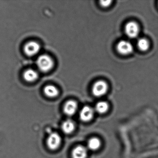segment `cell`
<instances>
[{
    "instance_id": "6da1fadb",
    "label": "cell",
    "mask_w": 158,
    "mask_h": 158,
    "mask_svg": "<svg viewBox=\"0 0 158 158\" xmlns=\"http://www.w3.org/2000/svg\"><path fill=\"white\" fill-rule=\"evenodd\" d=\"M54 63L51 57L47 54H42L38 58L37 65L39 70L43 73L50 71L53 67Z\"/></svg>"
},
{
    "instance_id": "7a4b0ae2",
    "label": "cell",
    "mask_w": 158,
    "mask_h": 158,
    "mask_svg": "<svg viewBox=\"0 0 158 158\" xmlns=\"http://www.w3.org/2000/svg\"><path fill=\"white\" fill-rule=\"evenodd\" d=\"M47 145L50 149L55 150L58 149L61 143L60 136L56 132H52L50 134L47 141Z\"/></svg>"
},
{
    "instance_id": "3957f363",
    "label": "cell",
    "mask_w": 158,
    "mask_h": 158,
    "mask_svg": "<svg viewBox=\"0 0 158 158\" xmlns=\"http://www.w3.org/2000/svg\"><path fill=\"white\" fill-rule=\"evenodd\" d=\"M108 86L105 81L100 80L93 85L92 93L97 97H101L106 94L108 91Z\"/></svg>"
},
{
    "instance_id": "277c9868",
    "label": "cell",
    "mask_w": 158,
    "mask_h": 158,
    "mask_svg": "<svg viewBox=\"0 0 158 158\" xmlns=\"http://www.w3.org/2000/svg\"><path fill=\"white\" fill-rule=\"evenodd\" d=\"M117 50L119 53L122 55H129L133 52V46L130 42L127 40H121L117 44Z\"/></svg>"
},
{
    "instance_id": "5b68a950",
    "label": "cell",
    "mask_w": 158,
    "mask_h": 158,
    "mask_svg": "<svg viewBox=\"0 0 158 158\" xmlns=\"http://www.w3.org/2000/svg\"><path fill=\"white\" fill-rule=\"evenodd\" d=\"M139 30V26L136 23L134 22L127 23L125 27L126 34L130 38L136 37L138 35Z\"/></svg>"
},
{
    "instance_id": "8992f818",
    "label": "cell",
    "mask_w": 158,
    "mask_h": 158,
    "mask_svg": "<svg viewBox=\"0 0 158 158\" xmlns=\"http://www.w3.org/2000/svg\"><path fill=\"white\" fill-rule=\"evenodd\" d=\"M40 50V45L35 41H30L26 44L24 50L27 55L34 56L39 53Z\"/></svg>"
},
{
    "instance_id": "52a82bcc",
    "label": "cell",
    "mask_w": 158,
    "mask_h": 158,
    "mask_svg": "<svg viewBox=\"0 0 158 158\" xmlns=\"http://www.w3.org/2000/svg\"><path fill=\"white\" fill-rule=\"evenodd\" d=\"M94 112L95 110L93 108L89 106H85L80 110L79 118L83 122H89L93 118Z\"/></svg>"
},
{
    "instance_id": "ba28073f",
    "label": "cell",
    "mask_w": 158,
    "mask_h": 158,
    "mask_svg": "<svg viewBox=\"0 0 158 158\" xmlns=\"http://www.w3.org/2000/svg\"><path fill=\"white\" fill-rule=\"evenodd\" d=\"M78 108L76 102L73 100L67 101L64 106V112L66 115L72 116L76 113Z\"/></svg>"
},
{
    "instance_id": "9c48e42d",
    "label": "cell",
    "mask_w": 158,
    "mask_h": 158,
    "mask_svg": "<svg viewBox=\"0 0 158 158\" xmlns=\"http://www.w3.org/2000/svg\"><path fill=\"white\" fill-rule=\"evenodd\" d=\"M87 154V148L81 145L77 146L72 151L73 158H86Z\"/></svg>"
},
{
    "instance_id": "30bf717a",
    "label": "cell",
    "mask_w": 158,
    "mask_h": 158,
    "mask_svg": "<svg viewBox=\"0 0 158 158\" xmlns=\"http://www.w3.org/2000/svg\"><path fill=\"white\" fill-rule=\"evenodd\" d=\"M39 74L36 70L29 69L26 70L23 73V77L28 82H33L37 79Z\"/></svg>"
},
{
    "instance_id": "8fae6325",
    "label": "cell",
    "mask_w": 158,
    "mask_h": 158,
    "mask_svg": "<svg viewBox=\"0 0 158 158\" xmlns=\"http://www.w3.org/2000/svg\"><path fill=\"white\" fill-rule=\"evenodd\" d=\"M62 130L66 134H70L74 130L75 125L73 120L67 119L63 123Z\"/></svg>"
},
{
    "instance_id": "7c38bea8",
    "label": "cell",
    "mask_w": 158,
    "mask_h": 158,
    "mask_svg": "<svg viewBox=\"0 0 158 158\" xmlns=\"http://www.w3.org/2000/svg\"><path fill=\"white\" fill-rule=\"evenodd\" d=\"M44 92L47 97L51 98L57 97L59 93L58 89L52 85L46 86L44 88Z\"/></svg>"
},
{
    "instance_id": "4fadbf2b",
    "label": "cell",
    "mask_w": 158,
    "mask_h": 158,
    "mask_svg": "<svg viewBox=\"0 0 158 158\" xmlns=\"http://www.w3.org/2000/svg\"><path fill=\"white\" fill-rule=\"evenodd\" d=\"M101 141L98 138L93 137L90 139L88 141L87 149L91 151L98 149L101 146Z\"/></svg>"
},
{
    "instance_id": "5bb4252c",
    "label": "cell",
    "mask_w": 158,
    "mask_h": 158,
    "mask_svg": "<svg viewBox=\"0 0 158 158\" xmlns=\"http://www.w3.org/2000/svg\"><path fill=\"white\" fill-rule=\"evenodd\" d=\"M109 109V104L106 102L100 101L96 104L95 107V111L101 114L106 113Z\"/></svg>"
},
{
    "instance_id": "9a60e30c",
    "label": "cell",
    "mask_w": 158,
    "mask_h": 158,
    "mask_svg": "<svg viewBox=\"0 0 158 158\" xmlns=\"http://www.w3.org/2000/svg\"><path fill=\"white\" fill-rule=\"evenodd\" d=\"M138 48L141 51H146L148 49L149 47V43L148 41L146 39L140 38L138 40L137 43Z\"/></svg>"
},
{
    "instance_id": "2e32d148",
    "label": "cell",
    "mask_w": 158,
    "mask_h": 158,
    "mask_svg": "<svg viewBox=\"0 0 158 158\" xmlns=\"http://www.w3.org/2000/svg\"><path fill=\"white\" fill-rule=\"evenodd\" d=\"M111 3H112L111 1L108 0V1H101L100 2V4L101 6L102 7L106 8V7H108L111 5Z\"/></svg>"
}]
</instances>
